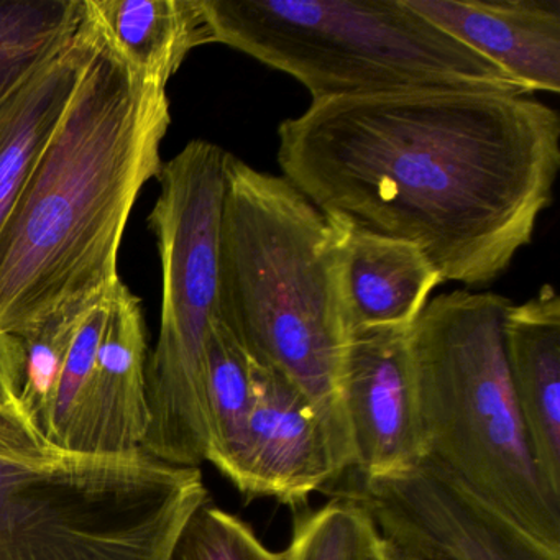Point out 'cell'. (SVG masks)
<instances>
[{
  "instance_id": "ac0fdd59",
  "label": "cell",
  "mask_w": 560,
  "mask_h": 560,
  "mask_svg": "<svg viewBox=\"0 0 560 560\" xmlns=\"http://www.w3.org/2000/svg\"><path fill=\"white\" fill-rule=\"evenodd\" d=\"M84 0H0V101L83 27Z\"/></svg>"
},
{
  "instance_id": "9c48e42d",
  "label": "cell",
  "mask_w": 560,
  "mask_h": 560,
  "mask_svg": "<svg viewBox=\"0 0 560 560\" xmlns=\"http://www.w3.org/2000/svg\"><path fill=\"white\" fill-rule=\"evenodd\" d=\"M409 329L350 332L339 395L360 480L393 477L428 457Z\"/></svg>"
},
{
  "instance_id": "44dd1931",
  "label": "cell",
  "mask_w": 560,
  "mask_h": 560,
  "mask_svg": "<svg viewBox=\"0 0 560 560\" xmlns=\"http://www.w3.org/2000/svg\"><path fill=\"white\" fill-rule=\"evenodd\" d=\"M166 560H288L268 549L235 514L206 501L186 521Z\"/></svg>"
},
{
  "instance_id": "ba28073f",
  "label": "cell",
  "mask_w": 560,
  "mask_h": 560,
  "mask_svg": "<svg viewBox=\"0 0 560 560\" xmlns=\"http://www.w3.org/2000/svg\"><path fill=\"white\" fill-rule=\"evenodd\" d=\"M347 494L386 539L422 560H560L428 458L405 474L359 478Z\"/></svg>"
},
{
  "instance_id": "5bb4252c",
  "label": "cell",
  "mask_w": 560,
  "mask_h": 560,
  "mask_svg": "<svg viewBox=\"0 0 560 560\" xmlns=\"http://www.w3.org/2000/svg\"><path fill=\"white\" fill-rule=\"evenodd\" d=\"M337 224L342 234L349 332L412 327L428 306L432 291L445 283L438 268L411 242L372 234L342 221Z\"/></svg>"
},
{
  "instance_id": "8fae6325",
  "label": "cell",
  "mask_w": 560,
  "mask_h": 560,
  "mask_svg": "<svg viewBox=\"0 0 560 560\" xmlns=\"http://www.w3.org/2000/svg\"><path fill=\"white\" fill-rule=\"evenodd\" d=\"M149 425L145 320L139 298L122 283L107 304L90 388L67 452L132 457L142 454Z\"/></svg>"
},
{
  "instance_id": "30bf717a",
  "label": "cell",
  "mask_w": 560,
  "mask_h": 560,
  "mask_svg": "<svg viewBox=\"0 0 560 560\" xmlns=\"http://www.w3.org/2000/svg\"><path fill=\"white\" fill-rule=\"evenodd\" d=\"M252 376L255 406L235 488L247 498L303 506L352 468L349 455L323 412L280 370L252 360Z\"/></svg>"
},
{
  "instance_id": "52a82bcc",
  "label": "cell",
  "mask_w": 560,
  "mask_h": 560,
  "mask_svg": "<svg viewBox=\"0 0 560 560\" xmlns=\"http://www.w3.org/2000/svg\"><path fill=\"white\" fill-rule=\"evenodd\" d=\"M229 155L192 140L163 163L149 215L163 271L162 324L147 362L142 454L176 467L208 460V343L219 319V232Z\"/></svg>"
},
{
  "instance_id": "7c38bea8",
  "label": "cell",
  "mask_w": 560,
  "mask_h": 560,
  "mask_svg": "<svg viewBox=\"0 0 560 560\" xmlns=\"http://www.w3.org/2000/svg\"><path fill=\"white\" fill-rule=\"evenodd\" d=\"M524 93H560L559 0H405Z\"/></svg>"
},
{
  "instance_id": "5b68a950",
  "label": "cell",
  "mask_w": 560,
  "mask_h": 560,
  "mask_svg": "<svg viewBox=\"0 0 560 560\" xmlns=\"http://www.w3.org/2000/svg\"><path fill=\"white\" fill-rule=\"evenodd\" d=\"M212 44L287 73L313 101L405 90L524 94L405 0H202Z\"/></svg>"
},
{
  "instance_id": "d4e9b609",
  "label": "cell",
  "mask_w": 560,
  "mask_h": 560,
  "mask_svg": "<svg viewBox=\"0 0 560 560\" xmlns=\"http://www.w3.org/2000/svg\"><path fill=\"white\" fill-rule=\"evenodd\" d=\"M392 542V540H389ZM388 560H422L419 559L415 553L408 552V550L401 549V547L396 546V544L392 542V550H389Z\"/></svg>"
},
{
  "instance_id": "9a60e30c",
  "label": "cell",
  "mask_w": 560,
  "mask_h": 560,
  "mask_svg": "<svg viewBox=\"0 0 560 560\" xmlns=\"http://www.w3.org/2000/svg\"><path fill=\"white\" fill-rule=\"evenodd\" d=\"M90 40L84 18L83 27L60 54L0 101V229L70 104Z\"/></svg>"
},
{
  "instance_id": "6da1fadb",
  "label": "cell",
  "mask_w": 560,
  "mask_h": 560,
  "mask_svg": "<svg viewBox=\"0 0 560 560\" xmlns=\"http://www.w3.org/2000/svg\"><path fill=\"white\" fill-rule=\"evenodd\" d=\"M284 178L330 219L418 245L488 287L553 201L560 117L524 94L405 90L313 101L278 127Z\"/></svg>"
},
{
  "instance_id": "3957f363",
  "label": "cell",
  "mask_w": 560,
  "mask_h": 560,
  "mask_svg": "<svg viewBox=\"0 0 560 560\" xmlns=\"http://www.w3.org/2000/svg\"><path fill=\"white\" fill-rule=\"evenodd\" d=\"M342 271L337 221L284 176L231 153L219 232V319L254 362L280 370L314 402L352 464L339 395L350 337Z\"/></svg>"
},
{
  "instance_id": "8992f818",
  "label": "cell",
  "mask_w": 560,
  "mask_h": 560,
  "mask_svg": "<svg viewBox=\"0 0 560 560\" xmlns=\"http://www.w3.org/2000/svg\"><path fill=\"white\" fill-rule=\"evenodd\" d=\"M209 491L145 454H0V560H166Z\"/></svg>"
},
{
  "instance_id": "d6986e66",
  "label": "cell",
  "mask_w": 560,
  "mask_h": 560,
  "mask_svg": "<svg viewBox=\"0 0 560 560\" xmlns=\"http://www.w3.org/2000/svg\"><path fill=\"white\" fill-rule=\"evenodd\" d=\"M392 542L369 508L349 494L301 517L288 560H388Z\"/></svg>"
},
{
  "instance_id": "7a4b0ae2",
  "label": "cell",
  "mask_w": 560,
  "mask_h": 560,
  "mask_svg": "<svg viewBox=\"0 0 560 560\" xmlns=\"http://www.w3.org/2000/svg\"><path fill=\"white\" fill-rule=\"evenodd\" d=\"M86 19L73 96L0 229V332L18 339L113 296L130 212L163 165L166 86L130 70Z\"/></svg>"
},
{
  "instance_id": "7402d4cb",
  "label": "cell",
  "mask_w": 560,
  "mask_h": 560,
  "mask_svg": "<svg viewBox=\"0 0 560 560\" xmlns=\"http://www.w3.org/2000/svg\"><path fill=\"white\" fill-rule=\"evenodd\" d=\"M107 304L109 298L90 307L65 360L50 422L45 432V441L57 451L67 452L68 442L80 418L106 323Z\"/></svg>"
},
{
  "instance_id": "e0dca14e",
  "label": "cell",
  "mask_w": 560,
  "mask_h": 560,
  "mask_svg": "<svg viewBox=\"0 0 560 560\" xmlns=\"http://www.w3.org/2000/svg\"><path fill=\"white\" fill-rule=\"evenodd\" d=\"M255 406L252 360L221 319L208 343V462L234 483L247 448Z\"/></svg>"
},
{
  "instance_id": "ffe728a7",
  "label": "cell",
  "mask_w": 560,
  "mask_h": 560,
  "mask_svg": "<svg viewBox=\"0 0 560 560\" xmlns=\"http://www.w3.org/2000/svg\"><path fill=\"white\" fill-rule=\"evenodd\" d=\"M88 311L90 307L58 314L21 339L25 359L19 402L24 415L34 422L44 438L50 422L65 360Z\"/></svg>"
},
{
  "instance_id": "603a6c76",
  "label": "cell",
  "mask_w": 560,
  "mask_h": 560,
  "mask_svg": "<svg viewBox=\"0 0 560 560\" xmlns=\"http://www.w3.org/2000/svg\"><path fill=\"white\" fill-rule=\"evenodd\" d=\"M57 448L45 441L34 422L18 409L0 408V454L40 457Z\"/></svg>"
},
{
  "instance_id": "2e32d148",
  "label": "cell",
  "mask_w": 560,
  "mask_h": 560,
  "mask_svg": "<svg viewBox=\"0 0 560 560\" xmlns=\"http://www.w3.org/2000/svg\"><path fill=\"white\" fill-rule=\"evenodd\" d=\"M120 60L166 86L195 48L212 44L202 0H84Z\"/></svg>"
},
{
  "instance_id": "277c9868",
  "label": "cell",
  "mask_w": 560,
  "mask_h": 560,
  "mask_svg": "<svg viewBox=\"0 0 560 560\" xmlns=\"http://www.w3.org/2000/svg\"><path fill=\"white\" fill-rule=\"evenodd\" d=\"M511 301L458 290L429 300L409 330L428 460L560 553V501L540 481L511 388L503 319Z\"/></svg>"
},
{
  "instance_id": "cb8c5ba5",
  "label": "cell",
  "mask_w": 560,
  "mask_h": 560,
  "mask_svg": "<svg viewBox=\"0 0 560 560\" xmlns=\"http://www.w3.org/2000/svg\"><path fill=\"white\" fill-rule=\"evenodd\" d=\"M24 359L22 340L0 332V408L22 411L19 398L24 376Z\"/></svg>"
},
{
  "instance_id": "4fadbf2b",
  "label": "cell",
  "mask_w": 560,
  "mask_h": 560,
  "mask_svg": "<svg viewBox=\"0 0 560 560\" xmlns=\"http://www.w3.org/2000/svg\"><path fill=\"white\" fill-rule=\"evenodd\" d=\"M504 355L537 474L560 501V298L544 284L503 319Z\"/></svg>"
}]
</instances>
